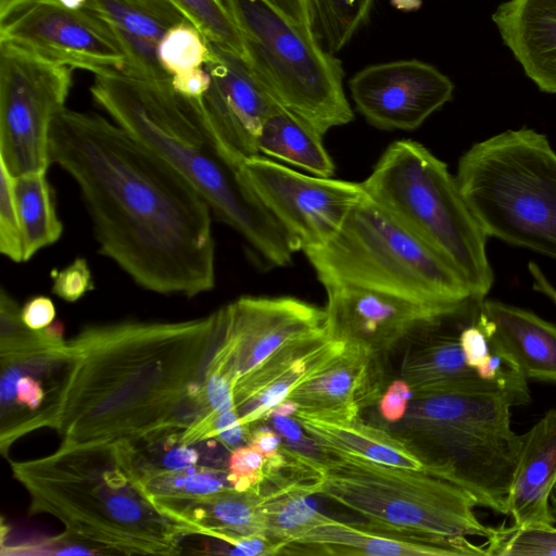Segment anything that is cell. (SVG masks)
<instances>
[{"instance_id":"obj_1","label":"cell","mask_w":556,"mask_h":556,"mask_svg":"<svg viewBox=\"0 0 556 556\" xmlns=\"http://www.w3.org/2000/svg\"><path fill=\"white\" fill-rule=\"evenodd\" d=\"M50 160L77 184L99 253L136 285L186 298L215 287L212 210L165 159L115 122L64 106Z\"/></svg>"},{"instance_id":"obj_2","label":"cell","mask_w":556,"mask_h":556,"mask_svg":"<svg viewBox=\"0 0 556 556\" xmlns=\"http://www.w3.org/2000/svg\"><path fill=\"white\" fill-rule=\"evenodd\" d=\"M224 307L178 321L127 319L66 340L68 368L54 430L59 447L149 443L197 421Z\"/></svg>"},{"instance_id":"obj_3","label":"cell","mask_w":556,"mask_h":556,"mask_svg":"<svg viewBox=\"0 0 556 556\" xmlns=\"http://www.w3.org/2000/svg\"><path fill=\"white\" fill-rule=\"evenodd\" d=\"M93 100L112 119L174 166L265 266L283 267L295 253L250 185L240 160L215 130L202 98L122 71L94 75Z\"/></svg>"},{"instance_id":"obj_4","label":"cell","mask_w":556,"mask_h":556,"mask_svg":"<svg viewBox=\"0 0 556 556\" xmlns=\"http://www.w3.org/2000/svg\"><path fill=\"white\" fill-rule=\"evenodd\" d=\"M10 465L29 495L28 513L58 519L64 540L111 554L181 552L185 535L140 485L134 444L58 447L49 455Z\"/></svg>"},{"instance_id":"obj_5","label":"cell","mask_w":556,"mask_h":556,"mask_svg":"<svg viewBox=\"0 0 556 556\" xmlns=\"http://www.w3.org/2000/svg\"><path fill=\"white\" fill-rule=\"evenodd\" d=\"M317 456L290 450L302 491L320 495L366 520L438 536L488 538L475 497L463 488L425 472L378 464L363 457L316 447Z\"/></svg>"},{"instance_id":"obj_6","label":"cell","mask_w":556,"mask_h":556,"mask_svg":"<svg viewBox=\"0 0 556 556\" xmlns=\"http://www.w3.org/2000/svg\"><path fill=\"white\" fill-rule=\"evenodd\" d=\"M455 177L488 238L556 261V151L544 134L521 127L476 142Z\"/></svg>"},{"instance_id":"obj_7","label":"cell","mask_w":556,"mask_h":556,"mask_svg":"<svg viewBox=\"0 0 556 556\" xmlns=\"http://www.w3.org/2000/svg\"><path fill=\"white\" fill-rule=\"evenodd\" d=\"M513 406L501 392L415 397L394 432L439 463L478 506L507 515L523 440L510 425Z\"/></svg>"},{"instance_id":"obj_8","label":"cell","mask_w":556,"mask_h":556,"mask_svg":"<svg viewBox=\"0 0 556 556\" xmlns=\"http://www.w3.org/2000/svg\"><path fill=\"white\" fill-rule=\"evenodd\" d=\"M362 185L368 198L446 260L478 299H486L494 282L488 236L442 160L417 141L399 140Z\"/></svg>"},{"instance_id":"obj_9","label":"cell","mask_w":556,"mask_h":556,"mask_svg":"<svg viewBox=\"0 0 556 556\" xmlns=\"http://www.w3.org/2000/svg\"><path fill=\"white\" fill-rule=\"evenodd\" d=\"M304 254L323 286L350 283L453 307L484 301L446 260L367 194L332 240Z\"/></svg>"},{"instance_id":"obj_10","label":"cell","mask_w":556,"mask_h":556,"mask_svg":"<svg viewBox=\"0 0 556 556\" xmlns=\"http://www.w3.org/2000/svg\"><path fill=\"white\" fill-rule=\"evenodd\" d=\"M224 2L241 33L244 61L278 104L321 135L353 121L342 63L312 29L292 23L262 0Z\"/></svg>"},{"instance_id":"obj_11","label":"cell","mask_w":556,"mask_h":556,"mask_svg":"<svg viewBox=\"0 0 556 556\" xmlns=\"http://www.w3.org/2000/svg\"><path fill=\"white\" fill-rule=\"evenodd\" d=\"M18 303L0 291V451L9 457L21 438L54 429L68 368L63 326L28 328Z\"/></svg>"},{"instance_id":"obj_12","label":"cell","mask_w":556,"mask_h":556,"mask_svg":"<svg viewBox=\"0 0 556 556\" xmlns=\"http://www.w3.org/2000/svg\"><path fill=\"white\" fill-rule=\"evenodd\" d=\"M71 86V67L0 41V160L13 176L48 169L51 124Z\"/></svg>"},{"instance_id":"obj_13","label":"cell","mask_w":556,"mask_h":556,"mask_svg":"<svg viewBox=\"0 0 556 556\" xmlns=\"http://www.w3.org/2000/svg\"><path fill=\"white\" fill-rule=\"evenodd\" d=\"M324 288L328 336L376 358L431 331L475 323L483 302L453 307L350 283Z\"/></svg>"},{"instance_id":"obj_14","label":"cell","mask_w":556,"mask_h":556,"mask_svg":"<svg viewBox=\"0 0 556 556\" xmlns=\"http://www.w3.org/2000/svg\"><path fill=\"white\" fill-rule=\"evenodd\" d=\"M0 41L94 75L123 71L126 64L119 41L97 13L59 0H14L0 7Z\"/></svg>"},{"instance_id":"obj_15","label":"cell","mask_w":556,"mask_h":556,"mask_svg":"<svg viewBox=\"0 0 556 556\" xmlns=\"http://www.w3.org/2000/svg\"><path fill=\"white\" fill-rule=\"evenodd\" d=\"M242 168L295 252L332 240L366 194L362 182L306 175L260 154L247 159Z\"/></svg>"},{"instance_id":"obj_16","label":"cell","mask_w":556,"mask_h":556,"mask_svg":"<svg viewBox=\"0 0 556 556\" xmlns=\"http://www.w3.org/2000/svg\"><path fill=\"white\" fill-rule=\"evenodd\" d=\"M356 110L372 126L413 130L453 98V81L419 60L368 65L349 80Z\"/></svg>"},{"instance_id":"obj_17","label":"cell","mask_w":556,"mask_h":556,"mask_svg":"<svg viewBox=\"0 0 556 556\" xmlns=\"http://www.w3.org/2000/svg\"><path fill=\"white\" fill-rule=\"evenodd\" d=\"M224 315L236 382L281 349L327 333L325 308L291 296H241L224 306Z\"/></svg>"},{"instance_id":"obj_18","label":"cell","mask_w":556,"mask_h":556,"mask_svg":"<svg viewBox=\"0 0 556 556\" xmlns=\"http://www.w3.org/2000/svg\"><path fill=\"white\" fill-rule=\"evenodd\" d=\"M211 86L206 113L227 147L242 161L258 155L257 138L278 104L240 56L208 42L204 64Z\"/></svg>"},{"instance_id":"obj_19","label":"cell","mask_w":556,"mask_h":556,"mask_svg":"<svg viewBox=\"0 0 556 556\" xmlns=\"http://www.w3.org/2000/svg\"><path fill=\"white\" fill-rule=\"evenodd\" d=\"M280 554L327 556H485L467 536H438L380 523L346 522L326 516L287 544Z\"/></svg>"},{"instance_id":"obj_20","label":"cell","mask_w":556,"mask_h":556,"mask_svg":"<svg viewBox=\"0 0 556 556\" xmlns=\"http://www.w3.org/2000/svg\"><path fill=\"white\" fill-rule=\"evenodd\" d=\"M344 349V343L324 333L275 353L235 384V404L241 422L251 428L270 417L274 408L293 390L325 368Z\"/></svg>"},{"instance_id":"obj_21","label":"cell","mask_w":556,"mask_h":556,"mask_svg":"<svg viewBox=\"0 0 556 556\" xmlns=\"http://www.w3.org/2000/svg\"><path fill=\"white\" fill-rule=\"evenodd\" d=\"M112 29L126 56L122 72L147 79L172 78L162 67L157 48L166 31L187 18L168 0H87Z\"/></svg>"},{"instance_id":"obj_22","label":"cell","mask_w":556,"mask_h":556,"mask_svg":"<svg viewBox=\"0 0 556 556\" xmlns=\"http://www.w3.org/2000/svg\"><path fill=\"white\" fill-rule=\"evenodd\" d=\"M294 418L316 447H328L365 459L448 481L444 468L413 443L359 418H323L296 412Z\"/></svg>"},{"instance_id":"obj_23","label":"cell","mask_w":556,"mask_h":556,"mask_svg":"<svg viewBox=\"0 0 556 556\" xmlns=\"http://www.w3.org/2000/svg\"><path fill=\"white\" fill-rule=\"evenodd\" d=\"M527 379L556 382V326L534 313L484 300L476 321Z\"/></svg>"},{"instance_id":"obj_24","label":"cell","mask_w":556,"mask_h":556,"mask_svg":"<svg viewBox=\"0 0 556 556\" xmlns=\"http://www.w3.org/2000/svg\"><path fill=\"white\" fill-rule=\"evenodd\" d=\"M444 329L431 331L408 343L400 367V379L412 390V399L463 392H501L507 395L497 383L482 379L468 366L458 339L462 329Z\"/></svg>"},{"instance_id":"obj_25","label":"cell","mask_w":556,"mask_h":556,"mask_svg":"<svg viewBox=\"0 0 556 556\" xmlns=\"http://www.w3.org/2000/svg\"><path fill=\"white\" fill-rule=\"evenodd\" d=\"M492 21L526 75L556 94V0H508Z\"/></svg>"},{"instance_id":"obj_26","label":"cell","mask_w":556,"mask_h":556,"mask_svg":"<svg viewBox=\"0 0 556 556\" xmlns=\"http://www.w3.org/2000/svg\"><path fill=\"white\" fill-rule=\"evenodd\" d=\"M555 485L556 408H552L523 434L507 501L514 525H555L549 504Z\"/></svg>"},{"instance_id":"obj_27","label":"cell","mask_w":556,"mask_h":556,"mask_svg":"<svg viewBox=\"0 0 556 556\" xmlns=\"http://www.w3.org/2000/svg\"><path fill=\"white\" fill-rule=\"evenodd\" d=\"M263 486L237 490L231 485L186 503L156 508L186 535L223 541L231 535L264 534ZM265 535V534H264Z\"/></svg>"},{"instance_id":"obj_28","label":"cell","mask_w":556,"mask_h":556,"mask_svg":"<svg viewBox=\"0 0 556 556\" xmlns=\"http://www.w3.org/2000/svg\"><path fill=\"white\" fill-rule=\"evenodd\" d=\"M377 359L358 349L345 345L340 355L293 390L286 401L293 403L296 412L309 416H356L362 401L369 394Z\"/></svg>"},{"instance_id":"obj_29","label":"cell","mask_w":556,"mask_h":556,"mask_svg":"<svg viewBox=\"0 0 556 556\" xmlns=\"http://www.w3.org/2000/svg\"><path fill=\"white\" fill-rule=\"evenodd\" d=\"M323 137L308 122L277 105L262 127L257 149L260 153L298 166L312 175L331 177L334 164Z\"/></svg>"},{"instance_id":"obj_30","label":"cell","mask_w":556,"mask_h":556,"mask_svg":"<svg viewBox=\"0 0 556 556\" xmlns=\"http://www.w3.org/2000/svg\"><path fill=\"white\" fill-rule=\"evenodd\" d=\"M46 173L37 170L14 176L24 262L55 243L63 232Z\"/></svg>"},{"instance_id":"obj_31","label":"cell","mask_w":556,"mask_h":556,"mask_svg":"<svg viewBox=\"0 0 556 556\" xmlns=\"http://www.w3.org/2000/svg\"><path fill=\"white\" fill-rule=\"evenodd\" d=\"M137 467L140 485L155 507L186 503L229 485L227 469L200 464L181 469L156 468L138 463Z\"/></svg>"},{"instance_id":"obj_32","label":"cell","mask_w":556,"mask_h":556,"mask_svg":"<svg viewBox=\"0 0 556 556\" xmlns=\"http://www.w3.org/2000/svg\"><path fill=\"white\" fill-rule=\"evenodd\" d=\"M275 490L267 492L264 507V534L286 545L303 535L324 520L293 476L274 482Z\"/></svg>"},{"instance_id":"obj_33","label":"cell","mask_w":556,"mask_h":556,"mask_svg":"<svg viewBox=\"0 0 556 556\" xmlns=\"http://www.w3.org/2000/svg\"><path fill=\"white\" fill-rule=\"evenodd\" d=\"M476 321L463 327L458 336L466 363L482 379L497 383L510 397L514 406L528 404L531 400L528 379L493 348Z\"/></svg>"},{"instance_id":"obj_34","label":"cell","mask_w":556,"mask_h":556,"mask_svg":"<svg viewBox=\"0 0 556 556\" xmlns=\"http://www.w3.org/2000/svg\"><path fill=\"white\" fill-rule=\"evenodd\" d=\"M374 1L307 0L313 33L329 52H339L366 23Z\"/></svg>"},{"instance_id":"obj_35","label":"cell","mask_w":556,"mask_h":556,"mask_svg":"<svg viewBox=\"0 0 556 556\" xmlns=\"http://www.w3.org/2000/svg\"><path fill=\"white\" fill-rule=\"evenodd\" d=\"M193 24L207 42L244 60V45L236 21L224 0H168Z\"/></svg>"},{"instance_id":"obj_36","label":"cell","mask_w":556,"mask_h":556,"mask_svg":"<svg viewBox=\"0 0 556 556\" xmlns=\"http://www.w3.org/2000/svg\"><path fill=\"white\" fill-rule=\"evenodd\" d=\"M485 556H556L554 525L490 527Z\"/></svg>"},{"instance_id":"obj_37","label":"cell","mask_w":556,"mask_h":556,"mask_svg":"<svg viewBox=\"0 0 556 556\" xmlns=\"http://www.w3.org/2000/svg\"><path fill=\"white\" fill-rule=\"evenodd\" d=\"M207 55V40L188 20L169 28L157 48L159 61L170 77L204 66Z\"/></svg>"},{"instance_id":"obj_38","label":"cell","mask_w":556,"mask_h":556,"mask_svg":"<svg viewBox=\"0 0 556 556\" xmlns=\"http://www.w3.org/2000/svg\"><path fill=\"white\" fill-rule=\"evenodd\" d=\"M0 252L15 263L24 262L22 229L14 192V176L1 160Z\"/></svg>"},{"instance_id":"obj_39","label":"cell","mask_w":556,"mask_h":556,"mask_svg":"<svg viewBox=\"0 0 556 556\" xmlns=\"http://www.w3.org/2000/svg\"><path fill=\"white\" fill-rule=\"evenodd\" d=\"M227 480L237 490L263 486L267 480L266 459L249 444L233 448L228 460Z\"/></svg>"},{"instance_id":"obj_40","label":"cell","mask_w":556,"mask_h":556,"mask_svg":"<svg viewBox=\"0 0 556 556\" xmlns=\"http://www.w3.org/2000/svg\"><path fill=\"white\" fill-rule=\"evenodd\" d=\"M51 278L52 293L65 302H76L94 288L88 262L84 257H76L60 270L53 269Z\"/></svg>"},{"instance_id":"obj_41","label":"cell","mask_w":556,"mask_h":556,"mask_svg":"<svg viewBox=\"0 0 556 556\" xmlns=\"http://www.w3.org/2000/svg\"><path fill=\"white\" fill-rule=\"evenodd\" d=\"M248 444L257 450L266 459L267 479L281 471L288 464L285 445L270 429L258 427L250 431ZM267 481V480H266Z\"/></svg>"},{"instance_id":"obj_42","label":"cell","mask_w":556,"mask_h":556,"mask_svg":"<svg viewBox=\"0 0 556 556\" xmlns=\"http://www.w3.org/2000/svg\"><path fill=\"white\" fill-rule=\"evenodd\" d=\"M412 397V390L406 382L400 378L394 380L380 396L381 417L391 424L400 421L406 414Z\"/></svg>"},{"instance_id":"obj_43","label":"cell","mask_w":556,"mask_h":556,"mask_svg":"<svg viewBox=\"0 0 556 556\" xmlns=\"http://www.w3.org/2000/svg\"><path fill=\"white\" fill-rule=\"evenodd\" d=\"M21 316L28 328L41 330L54 323L55 306L50 298L37 295L24 304L21 308Z\"/></svg>"},{"instance_id":"obj_44","label":"cell","mask_w":556,"mask_h":556,"mask_svg":"<svg viewBox=\"0 0 556 556\" xmlns=\"http://www.w3.org/2000/svg\"><path fill=\"white\" fill-rule=\"evenodd\" d=\"M170 81L174 89L184 96L202 98L211 86V76L200 67L175 74Z\"/></svg>"},{"instance_id":"obj_45","label":"cell","mask_w":556,"mask_h":556,"mask_svg":"<svg viewBox=\"0 0 556 556\" xmlns=\"http://www.w3.org/2000/svg\"><path fill=\"white\" fill-rule=\"evenodd\" d=\"M287 20L312 29L307 0H262ZM313 30V29H312Z\"/></svg>"},{"instance_id":"obj_46","label":"cell","mask_w":556,"mask_h":556,"mask_svg":"<svg viewBox=\"0 0 556 556\" xmlns=\"http://www.w3.org/2000/svg\"><path fill=\"white\" fill-rule=\"evenodd\" d=\"M528 268L532 277L533 288L538 292H541L544 295H546L556 304V289L547 280L541 268L533 262L529 263Z\"/></svg>"},{"instance_id":"obj_47","label":"cell","mask_w":556,"mask_h":556,"mask_svg":"<svg viewBox=\"0 0 556 556\" xmlns=\"http://www.w3.org/2000/svg\"><path fill=\"white\" fill-rule=\"evenodd\" d=\"M274 417V422L276 425V427L282 432L285 433V435L290 439V440H301L302 439V434H301V426L299 425V422L292 418V417H287V416H273Z\"/></svg>"},{"instance_id":"obj_48","label":"cell","mask_w":556,"mask_h":556,"mask_svg":"<svg viewBox=\"0 0 556 556\" xmlns=\"http://www.w3.org/2000/svg\"><path fill=\"white\" fill-rule=\"evenodd\" d=\"M63 5L71 9H80L85 7L87 0H59Z\"/></svg>"},{"instance_id":"obj_49","label":"cell","mask_w":556,"mask_h":556,"mask_svg":"<svg viewBox=\"0 0 556 556\" xmlns=\"http://www.w3.org/2000/svg\"><path fill=\"white\" fill-rule=\"evenodd\" d=\"M549 504H551L552 511L556 518V485L552 491V494L549 497Z\"/></svg>"},{"instance_id":"obj_50","label":"cell","mask_w":556,"mask_h":556,"mask_svg":"<svg viewBox=\"0 0 556 556\" xmlns=\"http://www.w3.org/2000/svg\"><path fill=\"white\" fill-rule=\"evenodd\" d=\"M8 1H11V0H0V3H4V2H8Z\"/></svg>"}]
</instances>
